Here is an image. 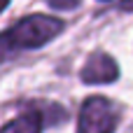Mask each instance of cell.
<instances>
[{
  "label": "cell",
  "instance_id": "cell-1",
  "mask_svg": "<svg viewBox=\"0 0 133 133\" xmlns=\"http://www.w3.org/2000/svg\"><path fill=\"white\" fill-rule=\"evenodd\" d=\"M63 30V21L49 14H33L0 33V63L14 58L21 51L44 47Z\"/></svg>",
  "mask_w": 133,
  "mask_h": 133
},
{
  "label": "cell",
  "instance_id": "cell-2",
  "mask_svg": "<svg viewBox=\"0 0 133 133\" xmlns=\"http://www.w3.org/2000/svg\"><path fill=\"white\" fill-rule=\"evenodd\" d=\"M117 122H119L117 108L103 96H91L84 101L79 110L77 133H115Z\"/></svg>",
  "mask_w": 133,
  "mask_h": 133
},
{
  "label": "cell",
  "instance_id": "cell-3",
  "mask_svg": "<svg viewBox=\"0 0 133 133\" xmlns=\"http://www.w3.org/2000/svg\"><path fill=\"white\" fill-rule=\"evenodd\" d=\"M117 77H119L117 61L105 51H94L82 68V79L87 84H110Z\"/></svg>",
  "mask_w": 133,
  "mask_h": 133
},
{
  "label": "cell",
  "instance_id": "cell-4",
  "mask_svg": "<svg viewBox=\"0 0 133 133\" xmlns=\"http://www.w3.org/2000/svg\"><path fill=\"white\" fill-rule=\"evenodd\" d=\"M0 133H42V115L37 110H28L16 119L7 122Z\"/></svg>",
  "mask_w": 133,
  "mask_h": 133
},
{
  "label": "cell",
  "instance_id": "cell-5",
  "mask_svg": "<svg viewBox=\"0 0 133 133\" xmlns=\"http://www.w3.org/2000/svg\"><path fill=\"white\" fill-rule=\"evenodd\" d=\"M49 5L56 9H70V7H77L79 0H49Z\"/></svg>",
  "mask_w": 133,
  "mask_h": 133
},
{
  "label": "cell",
  "instance_id": "cell-6",
  "mask_svg": "<svg viewBox=\"0 0 133 133\" xmlns=\"http://www.w3.org/2000/svg\"><path fill=\"white\" fill-rule=\"evenodd\" d=\"M119 7H122V9H131V12H133V0H122Z\"/></svg>",
  "mask_w": 133,
  "mask_h": 133
},
{
  "label": "cell",
  "instance_id": "cell-7",
  "mask_svg": "<svg viewBox=\"0 0 133 133\" xmlns=\"http://www.w3.org/2000/svg\"><path fill=\"white\" fill-rule=\"evenodd\" d=\"M7 5H9V0H0V12H2V9L7 7Z\"/></svg>",
  "mask_w": 133,
  "mask_h": 133
}]
</instances>
